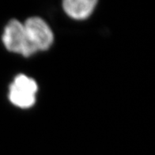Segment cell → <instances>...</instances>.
<instances>
[{
    "instance_id": "3",
    "label": "cell",
    "mask_w": 155,
    "mask_h": 155,
    "mask_svg": "<svg viewBox=\"0 0 155 155\" xmlns=\"http://www.w3.org/2000/svg\"><path fill=\"white\" fill-rule=\"evenodd\" d=\"M23 25L29 41L36 51H45L51 47L53 43L54 35L44 19L39 17H32L27 19Z\"/></svg>"
},
{
    "instance_id": "2",
    "label": "cell",
    "mask_w": 155,
    "mask_h": 155,
    "mask_svg": "<svg viewBox=\"0 0 155 155\" xmlns=\"http://www.w3.org/2000/svg\"><path fill=\"white\" fill-rule=\"evenodd\" d=\"M37 90L38 86L33 78L21 74L15 78L10 85V101L19 108H30L35 104Z\"/></svg>"
},
{
    "instance_id": "4",
    "label": "cell",
    "mask_w": 155,
    "mask_h": 155,
    "mask_svg": "<svg viewBox=\"0 0 155 155\" xmlns=\"http://www.w3.org/2000/svg\"><path fill=\"white\" fill-rule=\"evenodd\" d=\"M97 4L96 0H66L63 7L66 14L77 20L87 18Z\"/></svg>"
},
{
    "instance_id": "1",
    "label": "cell",
    "mask_w": 155,
    "mask_h": 155,
    "mask_svg": "<svg viewBox=\"0 0 155 155\" xmlns=\"http://www.w3.org/2000/svg\"><path fill=\"white\" fill-rule=\"evenodd\" d=\"M2 42L9 51L29 57L37 51L27 37L24 25L17 19L10 20L6 25L2 35Z\"/></svg>"
}]
</instances>
